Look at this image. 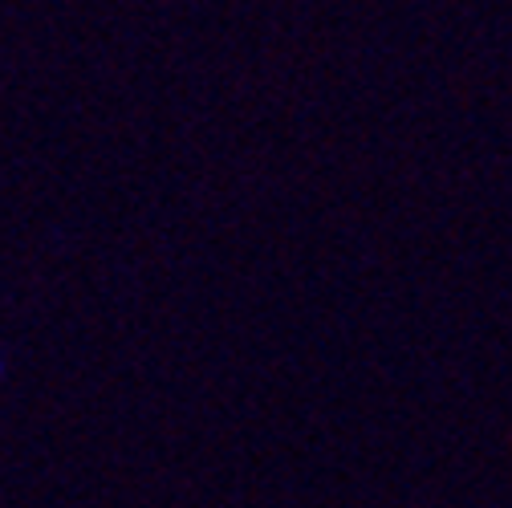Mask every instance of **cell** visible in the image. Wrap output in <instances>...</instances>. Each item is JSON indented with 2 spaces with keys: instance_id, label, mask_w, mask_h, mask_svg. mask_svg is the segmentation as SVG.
<instances>
[]
</instances>
